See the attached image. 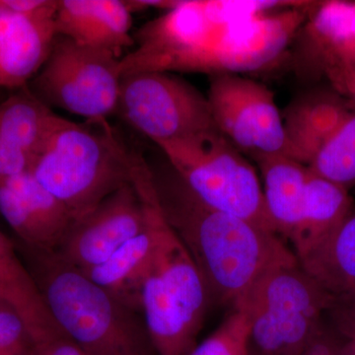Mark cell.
<instances>
[{"mask_svg": "<svg viewBox=\"0 0 355 355\" xmlns=\"http://www.w3.org/2000/svg\"><path fill=\"white\" fill-rule=\"evenodd\" d=\"M154 180L166 219L197 265L209 301L234 306L268 270L297 259L279 235L207 207L176 174Z\"/></svg>", "mask_w": 355, "mask_h": 355, "instance_id": "6da1fadb", "label": "cell"}, {"mask_svg": "<svg viewBox=\"0 0 355 355\" xmlns=\"http://www.w3.org/2000/svg\"><path fill=\"white\" fill-rule=\"evenodd\" d=\"M153 232L139 282V306L157 355H190L209 302L207 286L184 243L166 219L153 173L135 181Z\"/></svg>", "mask_w": 355, "mask_h": 355, "instance_id": "7a4b0ae2", "label": "cell"}, {"mask_svg": "<svg viewBox=\"0 0 355 355\" xmlns=\"http://www.w3.org/2000/svg\"><path fill=\"white\" fill-rule=\"evenodd\" d=\"M142 160L119 139L107 120L77 123L57 114L31 173L76 222L132 183Z\"/></svg>", "mask_w": 355, "mask_h": 355, "instance_id": "3957f363", "label": "cell"}, {"mask_svg": "<svg viewBox=\"0 0 355 355\" xmlns=\"http://www.w3.org/2000/svg\"><path fill=\"white\" fill-rule=\"evenodd\" d=\"M26 249L33 265L28 270L51 316L86 354L150 355L146 324L132 308L55 253Z\"/></svg>", "mask_w": 355, "mask_h": 355, "instance_id": "277c9868", "label": "cell"}, {"mask_svg": "<svg viewBox=\"0 0 355 355\" xmlns=\"http://www.w3.org/2000/svg\"><path fill=\"white\" fill-rule=\"evenodd\" d=\"M334 300L296 259L268 270L233 308L248 318L251 355H302Z\"/></svg>", "mask_w": 355, "mask_h": 355, "instance_id": "5b68a950", "label": "cell"}, {"mask_svg": "<svg viewBox=\"0 0 355 355\" xmlns=\"http://www.w3.org/2000/svg\"><path fill=\"white\" fill-rule=\"evenodd\" d=\"M178 178L207 207L277 234L253 165L217 130L157 146Z\"/></svg>", "mask_w": 355, "mask_h": 355, "instance_id": "8992f818", "label": "cell"}, {"mask_svg": "<svg viewBox=\"0 0 355 355\" xmlns=\"http://www.w3.org/2000/svg\"><path fill=\"white\" fill-rule=\"evenodd\" d=\"M286 1H179L140 27L135 49L121 60V76L137 72L176 73L187 58L230 26L289 6Z\"/></svg>", "mask_w": 355, "mask_h": 355, "instance_id": "52a82bcc", "label": "cell"}, {"mask_svg": "<svg viewBox=\"0 0 355 355\" xmlns=\"http://www.w3.org/2000/svg\"><path fill=\"white\" fill-rule=\"evenodd\" d=\"M121 60L57 35L48 60L27 87L50 109L64 110L87 121H105L116 114Z\"/></svg>", "mask_w": 355, "mask_h": 355, "instance_id": "ba28073f", "label": "cell"}, {"mask_svg": "<svg viewBox=\"0 0 355 355\" xmlns=\"http://www.w3.org/2000/svg\"><path fill=\"white\" fill-rule=\"evenodd\" d=\"M116 114L156 146L216 130L207 96L172 72L121 76Z\"/></svg>", "mask_w": 355, "mask_h": 355, "instance_id": "9c48e42d", "label": "cell"}, {"mask_svg": "<svg viewBox=\"0 0 355 355\" xmlns=\"http://www.w3.org/2000/svg\"><path fill=\"white\" fill-rule=\"evenodd\" d=\"M311 2L291 4L230 26L180 65L177 72L241 74L268 67L300 32Z\"/></svg>", "mask_w": 355, "mask_h": 355, "instance_id": "30bf717a", "label": "cell"}, {"mask_svg": "<svg viewBox=\"0 0 355 355\" xmlns=\"http://www.w3.org/2000/svg\"><path fill=\"white\" fill-rule=\"evenodd\" d=\"M207 97L216 130L240 153L254 160L286 156L284 120L270 88L240 74H216Z\"/></svg>", "mask_w": 355, "mask_h": 355, "instance_id": "8fae6325", "label": "cell"}, {"mask_svg": "<svg viewBox=\"0 0 355 355\" xmlns=\"http://www.w3.org/2000/svg\"><path fill=\"white\" fill-rule=\"evenodd\" d=\"M146 227V207L132 182L74 222L55 254L77 270H90L105 263Z\"/></svg>", "mask_w": 355, "mask_h": 355, "instance_id": "7c38bea8", "label": "cell"}, {"mask_svg": "<svg viewBox=\"0 0 355 355\" xmlns=\"http://www.w3.org/2000/svg\"><path fill=\"white\" fill-rule=\"evenodd\" d=\"M0 214L25 247L55 253L74 224L73 217L31 172L0 184Z\"/></svg>", "mask_w": 355, "mask_h": 355, "instance_id": "4fadbf2b", "label": "cell"}, {"mask_svg": "<svg viewBox=\"0 0 355 355\" xmlns=\"http://www.w3.org/2000/svg\"><path fill=\"white\" fill-rule=\"evenodd\" d=\"M55 116L27 86L0 103V184L31 172Z\"/></svg>", "mask_w": 355, "mask_h": 355, "instance_id": "5bb4252c", "label": "cell"}, {"mask_svg": "<svg viewBox=\"0 0 355 355\" xmlns=\"http://www.w3.org/2000/svg\"><path fill=\"white\" fill-rule=\"evenodd\" d=\"M302 31L303 58L311 71L327 77L355 70V1L313 3Z\"/></svg>", "mask_w": 355, "mask_h": 355, "instance_id": "9a60e30c", "label": "cell"}, {"mask_svg": "<svg viewBox=\"0 0 355 355\" xmlns=\"http://www.w3.org/2000/svg\"><path fill=\"white\" fill-rule=\"evenodd\" d=\"M352 111L340 94L314 92L299 98L282 116L286 156L308 167L319 149Z\"/></svg>", "mask_w": 355, "mask_h": 355, "instance_id": "2e32d148", "label": "cell"}, {"mask_svg": "<svg viewBox=\"0 0 355 355\" xmlns=\"http://www.w3.org/2000/svg\"><path fill=\"white\" fill-rule=\"evenodd\" d=\"M55 4L43 12L20 16L0 43V87L23 88L48 60L57 33Z\"/></svg>", "mask_w": 355, "mask_h": 355, "instance_id": "e0dca14e", "label": "cell"}, {"mask_svg": "<svg viewBox=\"0 0 355 355\" xmlns=\"http://www.w3.org/2000/svg\"><path fill=\"white\" fill-rule=\"evenodd\" d=\"M254 161L260 166L268 216L277 235L293 245L304 219L309 169L284 155L266 156Z\"/></svg>", "mask_w": 355, "mask_h": 355, "instance_id": "ac0fdd59", "label": "cell"}, {"mask_svg": "<svg viewBox=\"0 0 355 355\" xmlns=\"http://www.w3.org/2000/svg\"><path fill=\"white\" fill-rule=\"evenodd\" d=\"M0 294L22 319L35 345L64 336L44 303L34 277L0 230Z\"/></svg>", "mask_w": 355, "mask_h": 355, "instance_id": "d6986e66", "label": "cell"}, {"mask_svg": "<svg viewBox=\"0 0 355 355\" xmlns=\"http://www.w3.org/2000/svg\"><path fill=\"white\" fill-rule=\"evenodd\" d=\"M334 298L355 292V209L323 241L297 259Z\"/></svg>", "mask_w": 355, "mask_h": 355, "instance_id": "ffe728a7", "label": "cell"}, {"mask_svg": "<svg viewBox=\"0 0 355 355\" xmlns=\"http://www.w3.org/2000/svg\"><path fill=\"white\" fill-rule=\"evenodd\" d=\"M352 209L347 189L310 171L304 219L297 240L292 245L296 258H300L328 237Z\"/></svg>", "mask_w": 355, "mask_h": 355, "instance_id": "44dd1931", "label": "cell"}, {"mask_svg": "<svg viewBox=\"0 0 355 355\" xmlns=\"http://www.w3.org/2000/svg\"><path fill=\"white\" fill-rule=\"evenodd\" d=\"M153 229L146 216V227L144 232L123 245L102 265L81 272L132 308L130 292L135 291L139 304V282L153 252Z\"/></svg>", "mask_w": 355, "mask_h": 355, "instance_id": "7402d4cb", "label": "cell"}, {"mask_svg": "<svg viewBox=\"0 0 355 355\" xmlns=\"http://www.w3.org/2000/svg\"><path fill=\"white\" fill-rule=\"evenodd\" d=\"M308 169L347 190L355 184V111L336 128Z\"/></svg>", "mask_w": 355, "mask_h": 355, "instance_id": "603a6c76", "label": "cell"}, {"mask_svg": "<svg viewBox=\"0 0 355 355\" xmlns=\"http://www.w3.org/2000/svg\"><path fill=\"white\" fill-rule=\"evenodd\" d=\"M132 13L125 0H98L97 13L86 46L114 53L119 58L135 44L130 34Z\"/></svg>", "mask_w": 355, "mask_h": 355, "instance_id": "cb8c5ba5", "label": "cell"}, {"mask_svg": "<svg viewBox=\"0 0 355 355\" xmlns=\"http://www.w3.org/2000/svg\"><path fill=\"white\" fill-rule=\"evenodd\" d=\"M190 355H251L246 314L239 308H233L221 326L196 345Z\"/></svg>", "mask_w": 355, "mask_h": 355, "instance_id": "d4e9b609", "label": "cell"}, {"mask_svg": "<svg viewBox=\"0 0 355 355\" xmlns=\"http://www.w3.org/2000/svg\"><path fill=\"white\" fill-rule=\"evenodd\" d=\"M98 0H57L55 29L58 36L87 44L97 13Z\"/></svg>", "mask_w": 355, "mask_h": 355, "instance_id": "484cf974", "label": "cell"}, {"mask_svg": "<svg viewBox=\"0 0 355 355\" xmlns=\"http://www.w3.org/2000/svg\"><path fill=\"white\" fill-rule=\"evenodd\" d=\"M327 315L345 338H355V292L335 298Z\"/></svg>", "mask_w": 355, "mask_h": 355, "instance_id": "4316f807", "label": "cell"}, {"mask_svg": "<svg viewBox=\"0 0 355 355\" xmlns=\"http://www.w3.org/2000/svg\"><path fill=\"white\" fill-rule=\"evenodd\" d=\"M333 87L345 99L355 105V70L336 72L326 77Z\"/></svg>", "mask_w": 355, "mask_h": 355, "instance_id": "83f0119b", "label": "cell"}, {"mask_svg": "<svg viewBox=\"0 0 355 355\" xmlns=\"http://www.w3.org/2000/svg\"><path fill=\"white\" fill-rule=\"evenodd\" d=\"M302 355H342L340 343L333 336L329 335L326 330L322 331L319 336L312 343Z\"/></svg>", "mask_w": 355, "mask_h": 355, "instance_id": "f1b7e54d", "label": "cell"}, {"mask_svg": "<svg viewBox=\"0 0 355 355\" xmlns=\"http://www.w3.org/2000/svg\"><path fill=\"white\" fill-rule=\"evenodd\" d=\"M20 16L15 15L11 12L6 6L3 1L0 0V43L6 39L8 33L11 31L16 21Z\"/></svg>", "mask_w": 355, "mask_h": 355, "instance_id": "f546056e", "label": "cell"}, {"mask_svg": "<svg viewBox=\"0 0 355 355\" xmlns=\"http://www.w3.org/2000/svg\"><path fill=\"white\" fill-rule=\"evenodd\" d=\"M340 354L355 355V338H345V342L340 343Z\"/></svg>", "mask_w": 355, "mask_h": 355, "instance_id": "4dcf8cb0", "label": "cell"}, {"mask_svg": "<svg viewBox=\"0 0 355 355\" xmlns=\"http://www.w3.org/2000/svg\"><path fill=\"white\" fill-rule=\"evenodd\" d=\"M4 302H6V300H4V298H3V297H2L1 294H0V305H1V304H2V303H4Z\"/></svg>", "mask_w": 355, "mask_h": 355, "instance_id": "1f68e13d", "label": "cell"}]
</instances>
